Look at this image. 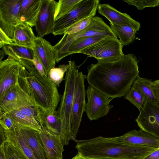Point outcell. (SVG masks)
<instances>
[{"label":"cell","instance_id":"1","mask_svg":"<svg viewBox=\"0 0 159 159\" xmlns=\"http://www.w3.org/2000/svg\"><path fill=\"white\" fill-rule=\"evenodd\" d=\"M138 62L131 53L115 61L92 64L86 79L90 85L110 98L124 96L139 76Z\"/></svg>","mask_w":159,"mask_h":159},{"label":"cell","instance_id":"2","mask_svg":"<svg viewBox=\"0 0 159 159\" xmlns=\"http://www.w3.org/2000/svg\"><path fill=\"white\" fill-rule=\"evenodd\" d=\"M78 153L87 157L106 159H143L157 148L124 144L110 138L99 136L84 140L75 139Z\"/></svg>","mask_w":159,"mask_h":159},{"label":"cell","instance_id":"3","mask_svg":"<svg viewBox=\"0 0 159 159\" xmlns=\"http://www.w3.org/2000/svg\"><path fill=\"white\" fill-rule=\"evenodd\" d=\"M18 61L21 65L19 74L26 81L40 110L47 113L55 111L61 98L57 86L48 76L41 75L31 61Z\"/></svg>","mask_w":159,"mask_h":159},{"label":"cell","instance_id":"4","mask_svg":"<svg viewBox=\"0 0 159 159\" xmlns=\"http://www.w3.org/2000/svg\"><path fill=\"white\" fill-rule=\"evenodd\" d=\"M69 67L65 78V88L57 110L61 122L60 137L64 146L72 140L71 125L72 110L76 79L78 73L74 61H68Z\"/></svg>","mask_w":159,"mask_h":159},{"label":"cell","instance_id":"5","mask_svg":"<svg viewBox=\"0 0 159 159\" xmlns=\"http://www.w3.org/2000/svg\"><path fill=\"white\" fill-rule=\"evenodd\" d=\"M33 102H35L26 81L19 75L17 83L0 95V116Z\"/></svg>","mask_w":159,"mask_h":159},{"label":"cell","instance_id":"6","mask_svg":"<svg viewBox=\"0 0 159 159\" xmlns=\"http://www.w3.org/2000/svg\"><path fill=\"white\" fill-rule=\"evenodd\" d=\"M99 0H81L70 11L56 21L52 34H64L66 31L78 21L96 14L100 4Z\"/></svg>","mask_w":159,"mask_h":159},{"label":"cell","instance_id":"7","mask_svg":"<svg viewBox=\"0 0 159 159\" xmlns=\"http://www.w3.org/2000/svg\"><path fill=\"white\" fill-rule=\"evenodd\" d=\"M96 35L117 38L111 27L102 18L97 16H93L91 22L85 29L74 34H64L61 39L54 46L56 52V61L74 40L81 38Z\"/></svg>","mask_w":159,"mask_h":159},{"label":"cell","instance_id":"8","mask_svg":"<svg viewBox=\"0 0 159 159\" xmlns=\"http://www.w3.org/2000/svg\"><path fill=\"white\" fill-rule=\"evenodd\" d=\"M123 46L117 38L103 39L86 48L80 53L95 58L98 62L115 61L124 55Z\"/></svg>","mask_w":159,"mask_h":159},{"label":"cell","instance_id":"9","mask_svg":"<svg viewBox=\"0 0 159 159\" xmlns=\"http://www.w3.org/2000/svg\"><path fill=\"white\" fill-rule=\"evenodd\" d=\"M86 77L82 71H80L76 78L71 117V129L73 141L76 139L82 116L85 111L86 91L84 82Z\"/></svg>","mask_w":159,"mask_h":159},{"label":"cell","instance_id":"10","mask_svg":"<svg viewBox=\"0 0 159 159\" xmlns=\"http://www.w3.org/2000/svg\"><path fill=\"white\" fill-rule=\"evenodd\" d=\"M87 101L85 111L90 120H95L106 116L113 106L110 103L113 98H110L90 85L86 90Z\"/></svg>","mask_w":159,"mask_h":159},{"label":"cell","instance_id":"11","mask_svg":"<svg viewBox=\"0 0 159 159\" xmlns=\"http://www.w3.org/2000/svg\"><path fill=\"white\" fill-rule=\"evenodd\" d=\"M21 1L22 0H0V29L13 41L16 26L23 24L19 17Z\"/></svg>","mask_w":159,"mask_h":159},{"label":"cell","instance_id":"12","mask_svg":"<svg viewBox=\"0 0 159 159\" xmlns=\"http://www.w3.org/2000/svg\"><path fill=\"white\" fill-rule=\"evenodd\" d=\"M40 111L36 103L33 102L7 113L14 126L29 128L40 133L42 123Z\"/></svg>","mask_w":159,"mask_h":159},{"label":"cell","instance_id":"13","mask_svg":"<svg viewBox=\"0 0 159 159\" xmlns=\"http://www.w3.org/2000/svg\"><path fill=\"white\" fill-rule=\"evenodd\" d=\"M135 120L141 129L159 139V103L146 101Z\"/></svg>","mask_w":159,"mask_h":159},{"label":"cell","instance_id":"14","mask_svg":"<svg viewBox=\"0 0 159 159\" xmlns=\"http://www.w3.org/2000/svg\"><path fill=\"white\" fill-rule=\"evenodd\" d=\"M56 2L54 0H42L35 26L37 37L43 38L52 33L55 21L54 16Z\"/></svg>","mask_w":159,"mask_h":159},{"label":"cell","instance_id":"15","mask_svg":"<svg viewBox=\"0 0 159 159\" xmlns=\"http://www.w3.org/2000/svg\"><path fill=\"white\" fill-rule=\"evenodd\" d=\"M21 64L8 57L0 62V95L18 81Z\"/></svg>","mask_w":159,"mask_h":159},{"label":"cell","instance_id":"16","mask_svg":"<svg viewBox=\"0 0 159 159\" xmlns=\"http://www.w3.org/2000/svg\"><path fill=\"white\" fill-rule=\"evenodd\" d=\"M110 138L124 144L159 148V139L141 129H134L122 136Z\"/></svg>","mask_w":159,"mask_h":159},{"label":"cell","instance_id":"17","mask_svg":"<svg viewBox=\"0 0 159 159\" xmlns=\"http://www.w3.org/2000/svg\"><path fill=\"white\" fill-rule=\"evenodd\" d=\"M39 133L45 151L47 159H62L64 146L59 135L41 125Z\"/></svg>","mask_w":159,"mask_h":159},{"label":"cell","instance_id":"18","mask_svg":"<svg viewBox=\"0 0 159 159\" xmlns=\"http://www.w3.org/2000/svg\"><path fill=\"white\" fill-rule=\"evenodd\" d=\"M33 48L42 63L48 75L56 65V52L54 46L43 38L36 37Z\"/></svg>","mask_w":159,"mask_h":159},{"label":"cell","instance_id":"19","mask_svg":"<svg viewBox=\"0 0 159 159\" xmlns=\"http://www.w3.org/2000/svg\"><path fill=\"white\" fill-rule=\"evenodd\" d=\"M99 13L107 18L110 23L117 25H129L139 30L140 23L132 19L126 13L120 12L109 4H101L98 7Z\"/></svg>","mask_w":159,"mask_h":159},{"label":"cell","instance_id":"20","mask_svg":"<svg viewBox=\"0 0 159 159\" xmlns=\"http://www.w3.org/2000/svg\"><path fill=\"white\" fill-rule=\"evenodd\" d=\"M4 131L6 140L18 149L27 159H37L19 127L14 126Z\"/></svg>","mask_w":159,"mask_h":159},{"label":"cell","instance_id":"21","mask_svg":"<svg viewBox=\"0 0 159 159\" xmlns=\"http://www.w3.org/2000/svg\"><path fill=\"white\" fill-rule=\"evenodd\" d=\"M41 4L42 0H22L19 10L21 22L31 27L35 26Z\"/></svg>","mask_w":159,"mask_h":159},{"label":"cell","instance_id":"22","mask_svg":"<svg viewBox=\"0 0 159 159\" xmlns=\"http://www.w3.org/2000/svg\"><path fill=\"white\" fill-rule=\"evenodd\" d=\"M18 127L37 159H47L39 132L29 128Z\"/></svg>","mask_w":159,"mask_h":159},{"label":"cell","instance_id":"23","mask_svg":"<svg viewBox=\"0 0 159 159\" xmlns=\"http://www.w3.org/2000/svg\"><path fill=\"white\" fill-rule=\"evenodd\" d=\"M103 36L96 35L79 38L72 42L64 52L56 61L58 62L67 56L72 54L80 53L81 51L94 43L106 38Z\"/></svg>","mask_w":159,"mask_h":159},{"label":"cell","instance_id":"24","mask_svg":"<svg viewBox=\"0 0 159 159\" xmlns=\"http://www.w3.org/2000/svg\"><path fill=\"white\" fill-rule=\"evenodd\" d=\"M32 27L24 24H20L15 28L13 42L17 45L33 48L36 38Z\"/></svg>","mask_w":159,"mask_h":159},{"label":"cell","instance_id":"25","mask_svg":"<svg viewBox=\"0 0 159 159\" xmlns=\"http://www.w3.org/2000/svg\"><path fill=\"white\" fill-rule=\"evenodd\" d=\"M2 48L6 55L18 61L20 59H24L32 62L34 57L35 53L33 48L20 46L14 42Z\"/></svg>","mask_w":159,"mask_h":159},{"label":"cell","instance_id":"26","mask_svg":"<svg viewBox=\"0 0 159 159\" xmlns=\"http://www.w3.org/2000/svg\"><path fill=\"white\" fill-rule=\"evenodd\" d=\"M111 28L114 34L123 45H129L135 39L137 31L139 30L129 25H117L110 23Z\"/></svg>","mask_w":159,"mask_h":159},{"label":"cell","instance_id":"27","mask_svg":"<svg viewBox=\"0 0 159 159\" xmlns=\"http://www.w3.org/2000/svg\"><path fill=\"white\" fill-rule=\"evenodd\" d=\"M151 80L139 76L134 81L132 87L137 89L143 97L145 101L159 103L152 87Z\"/></svg>","mask_w":159,"mask_h":159},{"label":"cell","instance_id":"28","mask_svg":"<svg viewBox=\"0 0 159 159\" xmlns=\"http://www.w3.org/2000/svg\"><path fill=\"white\" fill-rule=\"evenodd\" d=\"M40 116L42 125L49 131L60 135L61 122L57 111L52 113H47L40 110Z\"/></svg>","mask_w":159,"mask_h":159},{"label":"cell","instance_id":"29","mask_svg":"<svg viewBox=\"0 0 159 159\" xmlns=\"http://www.w3.org/2000/svg\"><path fill=\"white\" fill-rule=\"evenodd\" d=\"M81 0H60L56 2L54 18L55 21L70 11Z\"/></svg>","mask_w":159,"mask_h":159},{"label":"cell","instance_id":"30","mask_svg":"<svg viewBox=\"0 0 159 159\" xmlns=\"http://www.w3.org/2000/svg\"><path fill=\"white\" fill-rule=\"evenodd\" d=\"M69 65L62 64L58 67L51 69L48 74L49 79L58 87L64 79V74L67 70Z\"/></svg>","mask_w":159,"mask_h":159},{"label":"cell","instance_id":"31","mask_svg":"<svg viewBox=\"0 0 159 159\" xmlns=\"http://www.w3.org/2000/svg\"><path fill=\"white\" fill-rule=\"evenodd\" d=\"M125 98L136 107L139 111L143 108L146 102L139 91L132 86L125 95Z\"/></svg>","mask_w":159,"mask_h":159},{"label":"cell","instance_id":"32","mask_svg":"<svg viewBox=\"0 0 159 159\" xmlns=\"http://www.w3.org/2000/svg\"><path fill=\"white\" fill-rule=\"evenodd\" d=\"M0 145L2 146L7 159H27L18 149L7 140Z\"/></svg>","mask_w":159,"mask_h":159},{"label":"cell","instance_id":"33","mask_svg":"<svg viewBox=\"0 0 159 159\" xmlns=\"http://www.w3.org/2000/svg\"><path fill=\"white\" fill-rule=\"evenodd\" d=\"M129 5H132L139 10L147 7H155L159 5V0H123Z\"/></svg>","mask_w":159,"mask_h":159},{"label":"cell","instance_id":"34","mask_svg":"<svg viewBox=\"0 0 159 159\" xmlns=\"http://www.w3.org/2000/svg\"><path fill=\"white\" fill-rule=\"evenodd\" d=\"M93 17H88L76 23L68 29L64 34H72L82 31L90 24L92 21Z\"/></svg>","mask_w":159,"mask_h":159},{"label":"cell","instance_id":"35","mask_svg":"<svg viewBox=\"0 0 159 159\" xmlns=\"http://www.w3.org/2000/svg\"><path fill=\"white\" fill-rule=\"evenodd\" d=\"M0 125L4 130L11 129L14 127L11 119L7 113L0 116Z\"/></svg>","mask_w":159,"mask_h":159},{"label":"cell","instance_id":"36","mask_svg":"<svg viewBox=\"0 0 159 159\" xmlns=\"http://www.w3.org/2000/svg\"><path fill=\"white\" fill-rule=\"evenodd\" d=\"M34 57L32 61L34 66L42 75L48 76L44 66L37 55L35 53Z\"/></svg>","mask_w":159,"mask_h":159},{"label":"cell","instance_id":"37","mask_svg":"<svg viewBox=\"0 0 159 159\" xmlns=\"http://www.w3.org/2000/svg\"><path fill=\"white\" fill-rule=\"evenodd\" d=\"M13 43L5 33L0 29V48H2L4 46Z\"/></svg>","mask_w":159,"mask_h":159},{"label":"cell","instance_id":"38","mask_svg":"<svg viewBox=\"0 0 159 159\" xmlns=\"http://www.w3.org/2000/svg\"><path fill=\"white\" fill-rule=\"evenodd\" d=\"M152 87L156 98L159 103V80L153 81Z\"/></svg>","mask_w":159,"mask_h":159},{"label":"cell","instance_id":"39","mask_svg":"<svg viewBox=\"0 0 159 159\" xmlns=\"http://www.w3.org/2000/svg\"><path fill=\"white\" fill-rule=\"evenodd\" d=\"M143 159H159V148L147 155Z\"/></svg>","mask_w":159,"mask_h":159},{"label":"cell","instance_id":"40","mask_svg":"<svg viewBox=\"0 0 159 159\" xmlns=\"http://www.w3.org/2000/svg\"><path fill=\"white\" fill-rule=\"evenodd\" d=\"M71 159H106L88 157L83 156L79 153L74 156Z\"/></svg>","mask_w":159,"mask_h":159},{"label":"cell","instance_id":"41","mask_svg":"<svg viewBox=\"0 0 159 159\" xmlns=\"http://www.w3.org/2000/svg\"><path fill=\"white\" fill-rule=\"evenodd\" d=\"M0 159H7L2 145H0Z\"/></svg>","mask_w":159,"mask_h":159},{"label":"cell","instance_id":"42","mask_svg":"<svg viewBox=\"0 0 159 159\" xmlns=\"http://www.w3.org/2000/svg\"><path fill=\"white\" fill-rule=\"evenodd\" d=\"M5 55H6L5 52L2 48V49L1 50L0 52V62L2 61V59L4 57Z\"/></svg>","mask_w":159,"mask_h":159},{"label":"cell","instance_id":"43","mask_svg":"<svg viewBox=\"0 0 159 159\" xmlns=\"http://www.w3.org/2000/svg\"></svg>","mask_w":159,"mask_h":159}]
</instances>
